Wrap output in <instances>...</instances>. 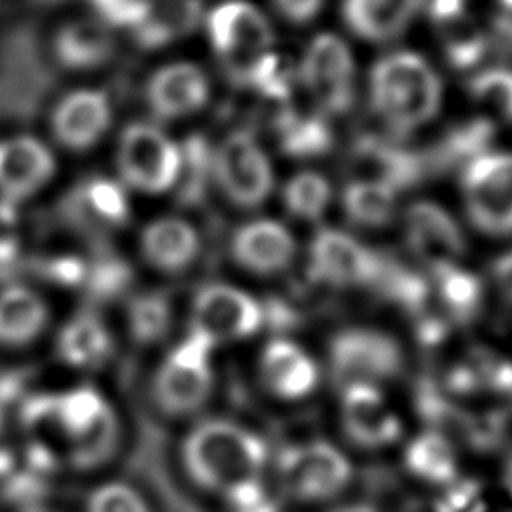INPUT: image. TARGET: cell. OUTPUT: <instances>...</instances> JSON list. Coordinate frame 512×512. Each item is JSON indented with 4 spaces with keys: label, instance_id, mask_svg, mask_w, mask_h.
<instances>
[{
    "label": "cell",
    "instance_id": "obj_1",
    "mask_svg": "<svg viewBox=\"0 0 512 512\" xmlns=\"http://www.w3.org/2000/svg\"><path fill=\"white\" fill-rule=\"evenodd\" d=\"M272 452L252 426L228 416H202L184 432L178 460L194 488L222 498L268 478Z\"/></svg>",
    "mask_w": 512,
    "mask_h": 512
},
{
    "label": "cell",
    "instance_id": "obj_2",
    "mask_svg": "<svg viewBox=\"0 0 512 512\" xmlns=\"http://www.w3.org/2000/svg\"><path fill=\"white\" fill-rule=\"evenodd\" d=\"M268 478L286 504L322 506L346 494L354 480V462L340 444L308 436L272 452Z\"/></svg>",
    "mask_w": 512,
    "mask_h": 512
},
{
    "label": "cell",
    "instance_id": "obj_3",
    "mask_svg": "<svg viewBox=\"0 0 512 512\" xmlns=\"http://www.w3.org/2000/svg\"><path fill=\"white\" fill-rule=\"evenodd\" d=\"M374 110L394 130L426 124L440 108L442 84L432 66L418 54L394 52L380 58L370 72Z\"/></svg>",
    "mask_w": 512,
    "mask_h": 512
},
{
    "label": "cell",
    "instance_id": "obj_4",
    "mask_svg": "<svg viewBox=\"0 0 512 512\" xmlns=\"http://www.w3.org/2000/svg\"><path fill=\"white\" fill-rule=\"evenodd\" d=\"M406 354L396 336L372 324H350L332 334L322 360L324 376L338 390L390 388L404 372Z\"/></svg>",
    "mask_w": 512,
    "mask_h": 512
},
{
    "label": "cell",
    "instance_id": "obj_5",
    "mask_svg": "<svg viewBox=\"0 0 512 512\" xmlns=\"http://www.w3.org/2000/svg\"><path fill=\"white\" fill-rule=\"evenodd\" d=\"M216 348L186 332L160 358L150 392L160 412L172 418L198 416L216 392Z\"/></svg>",
    "mask_w": 512,
    "mask_h": 512
},
{
    "label": "cell",
    "instance_id": "obj_6",
    "mask_svg": "<svg viewBox=\"0 0 512 512\" xmlns=\"http://www.w3.org/2000/svg\"><path fill=\"white\" fill-rule=\"evenodd\" d=\"M116 180L130 192L158 196L176 186L184 168L180 146L152 120L128 122L114 144Z\"/></svg>",
    "mask_w": 512,
    "mask_h": 512
},
{
    "label": "cell",
    "instance_id": "obj_7",
    "mask_svg": "<svg viewBox=\"0 0 512 512\" xmlns=\"http://www.w3.org/2000/svg\"><path fill=\"white\" fill-rule=\"evenodd\" d=\"M266 326L262 300L234 282L202 284L190 300L188 332L220 350L256 338Z\"/></svg>",
    "mask_w": 512,
    "mask_h": 512
},
{
    "label": "cell",
    "instance_id": "obj_8",
    "mask_svg": "<svg viewBox=\"0 0 512 512\" xmlns=\"http://www.w3.org/2000/svg\"><path fill=\"white\" fill-rule=\"evenodd\" d=\"M50 424L66 454L76 466H92L112 454L118 440V422L108 402L90 388H76L46 402Z\"/></svg>",
    "mask_w": 512,
    "mask_h": 512
},
{
    "label": "cell",
    "instance_id": "obj_9",
    "mask_svg": "<svg viewBox=\"0 0 512 512\" xmlns=\"http://www.w3.org/2000/svg\"><path fill=\"white\" fill-rule=\"evenodd\" d=\"M306 268L314 282L334 290H356L378 284L384 262L356 236L322 228L310 240Z\"/></svg>",
    "mask_w": 512,
    "mask_h": 512
},
{
    "label": "cell",
    "instance_id": "obj_10",
    "mask_svg": "<svg viewBox=\"0 0 512 512\" xmlns=\"http://www.w3.org/2000/svg\"><path fill=\"white\" fill-rule=\"evenodd\" d=\"M254 370L262 390L282 404H300L312 398L326 378L322 360L292 336L264 340Z\"/></svg>",
    "mask_w": 512,
    "mask_h": 512
},
{
    "label": "cell",
    "instance_id": "obj_11",
    "mask_svg": "<svg viewBox=\"0 0 512 512\" xmlns=\"http://www.w3.org/2000/svg\"><path fill=\"white\" fill-rule=\"evenodd\" d=\"M462 200L474 228L488 236L512 234V154H484L462 178Z\"/></svg>",
    "mask_w": 512,
    "mask_h": 512
},
{
    "label": "cell",
    "instance_id": "obj_12",
    "mask_svg": "<svg viewBox=\"0 0 512 512\" xmlns=\"http://www.w3.org/2000/svg\"><path fill=\"white\" fill-rule=\"evenodd\" d=\"M206 26L214 50L244 78L270 54L272 28L264 14L244 0L216 6L206 18Z\"/></svg>",
    "mask_w": 512,
    "mask_h": 512
},
{
    "label": "cell",
    "instance_id": "obj_13",
    "mask_svg": "<svg viewBox=\"0 0 512 512\" xmlns=\"http://www.w3.org/2000/svg\"><path fill=\"white\" fill-rule=\"evenodd\" d=\"M212 170L222 194L242 208L262 206L274 186L268 156L248 132H232L222 140Z\"/></svg>",
    "mask_w": 512,
    "mask_h": 512
},
{
    "label": "cell",
    "instance_id": "obj_14",
    "mask_svg": "<svg viewBox=\"0 0 512 512\" xmlns=\"http://www.w3.org/2000/svg\"><path fill=\"white\" fill-rule=\"evenodd\" d=\"M338 418L346 438L364 450H386L404 436V418L388 388L338 390Z\"/></svg>",
    "mask_w": 512,
    "mask_h": 512
},
{
    "label": "cell",
    "instance_id": "obj_15",
    "mask_svg": "<svg viewBox=\"0 0 512 512\" xmlns=\"http://www.w3.org/2000/svg\"><path fill=\"white\" fill-rule=\"evenodd\" d=\"M114 108L110 96L92 86L72 88L62 94L50 112L54 142L70 152H86L98 146L112 128Z\"/></svg>",
    "mask_w": 512,
    "mask_h": 512
},
{
    "label": "cell",
    "instance_id": "obj_16",
    "mask_svg": "<svg viewBox=\"0 0 512 512\" xmlns=\"http://www.w3.org/2000/svg\"><path fill=\"white\" fill-rule=\"evenodd\" d=\"M230 258L246 274L274 278L292 268L300 254L294 232L274 218H252L230 236Z\"/></svg>",
    "mask_w": 512,
    "mask_h": 512
},
{
    "label": "cell",
    "instance_id": "obj_17",
    "mask_svg": "<svg viewBox=\"0 0 512 512\" xmlns=\"http://www.w3.org/2000/svg\"><path fill=\"white\" fill-rule=\"evenodd\" d=\"M54 150L32 134L0 138V198L18 204L40 194L56 176Z\"/></svg>",
    "mask_w": 512,
    "mask_h": 512
},
{
    "label": "cell",
    "instance_id": "obj_18",
    "mask_svg": "<svg viewBox=\"0 0 512 512\" xmlns=\"http://www.w3.org/2000/svg\"><path fill=\"white\" fill-rule=\"evenodd\" d=\"M404 240L412 256L432 272L460 264L466 252L462 228L434 202L408 206L404 214Z\"/></svg>",
    "mask_w": 512,
    "mask_h": 512
},
{
    "label": "cell",
    "instance_id": "obj_19",
    "mask_svg": "<svg viewBox=\"0 0 512 512\" xmlns=\"http://www.w3.org/2000/svg\"><path fill=\"white\" fill-rule=\"evenodd\" d=\"M300 76L310 94L328 112H342L352 102L354 60L334 34H318L306 48Z\"/></svg>",
    "mask_w": 512,
    "mask_h": 512
},
{
    "label": "cell",
    "instance_id": "obj_20",
    "mask_svg": "<svg viewBox=\"0 0 512 512\" xmlns=\"http://www.w3.org/2000/svg\"><path fill=\"white\" fill-rule=\"evenodd\" d=\"M208 96V76L192 62L164 64L144 84V100L156 120L190 116L208 102Z\"/></svg>",
    "mask_w": 512,
    "mask_h": 512
},
{
    "label": "cell",
    "instance_id": "obj_21",
    "mask_svg": "<svg viewBox=\"0 0 512 512\" xmlns=\"http://www.w3.org/2000/svg\"><path fill=\"white\" fill-rule=\"evenodd\" d=\"M142 260L164 274H180L196 264L202 252L198 228L182 216H156L148 220L138 236Z\"/></svg>",
    "mask_w": 512,
    "mask_h": 512
},
{
    "label": "cell",
    "instance_id": "obj_22",
    "mask_svg": "<svg viewBox=\"0 0 512 512\" xmlns=\"http://www.w3.org/2000/svg\"><path fill=\"white\" fill-rule=\"evenodd\" d=\"M116 340L108 322L94 310H78L58 330L56 354L76 372L102 370L114 356Z\"/></svg>",
    "mask_w": 512,
    "mask_h": 512
},
{
    "label": "cell",
    "instance_id": "obj_23",
    "mask_svg": "<svg viewBox=\"0 0 512 512\" xmlns=\"http://www.w3.org/2000/svg\"><path fill=\"white\" fill-rule=\"evenodd\" d=\"M52 50L60 66L66 70H96L104 66L116 52L114 28L92 14L70 18L54 32Z\"/></svg>",
    "mask_w": 512,
    "mask_h": 512
},
{
    "label": "cell",
    "instance_id": "obj_24",
    "mask_svg": "<svg viewBox=\"0 0 512 512\" xmlns=\"http://www.w3.org/2000/svg\"><path fill=\"white\" fill-rule=\"evenodd\" d=\"M50 322L46 298L28 284H6L0 288V344L22 348L36 342Z\"/></svg>",
    "mask_w": 512,
    "mask_h": 512
},
{
    "label": "cell",
    "instance_id": "obj_25",
    "mask_svg": "<svg viewBox=\"0 0 512 512\" xmlns=\"http://www.w3.org/2000/svg\"><path fill=\"white\" fill-rule=\"evenodd\" d=\"M420 0H344V20L352 32L368 40H388L400 34Z\"/></svg>",
    "mask_w": 512,
    "mask_h": 512
},
{
    "label": "cell",
    "instance_id": "obj_26",
    "mask_svg": "<svg viewBox=\"0 0 512 512\" xmlns=\"http://www.w3.org/2000/svg\"><path fill=\"white\" fill-rule=\"evenodd\" d=\"M200 16L196 0H148L132 32L140 42L158 46L190 32Z\"/></svg>",
    "mask_w": 512,
    "mask_h": 512
},
{
    "label": "cell",
    "instance_id": "obj_27",
    "mask_svg": "<svg viewBox=\"0 0 512 512\" xmlns=\"http://www.w3.org/2000/svg\"><path fill=\"white\" fill-rule=\"evenodd\" d=\"M406 466L426 484L448 486L458 476V452L442 434H418L406 448Z\"/></svg>",
    "mask_w": 512,
    "mask_h": 512
},
{
    "label": "cell",
    "instance_id": "obj_28",
    "mask_svg": "<svg viewBox=\"0 0 512 512\" xmlns=\"http://www.w3.org/2000/svg\"><path fill=\"white\" fill-rule=\"evenodd\" d=\"M342 206L352 224L362 228H382L394 220L396 194L386 180H356L346 186Z\"/></svg>",
    "mask_w": 512,
    "mask_h": 512
},
{
    "label": "cell",
    "instance_id": "obj_29",
    "mask_svg": "<svg viewBox=\"0 0 512 512\" xmlns=\"http://www.w3.org/2000/svg\"><path fill=\"white\" fill-rule=\"evenodd\" d=\"M432 276L436 278L440 308L448 316L456 320H468L478 314L486 296V284L476 274L462 268L460 264H454L432 272Z\"/></svg>",
    "mask_w": 512,
    "mask_h": 512
},
{
    "label": "cell",
    "instance_id": "obj_30",
    "mask_svg": "<svg viewBox=\"0 0 512 512\" xmlns=\"http://www.w3.org/2000/svg\"><path fill=\"white\" fill-rule=\"evenodd\" d=\"M174 322V306L170 298L158 290H146L130 298L126 308V324L132 338L140 344L164 340Z\"/></svg>",
    "mask_w": 512,
    "mask_h": 512
},
{
    "label": "cell",
    "instance_id": "obj_31",
    "mask_svg": "<svg viewBox=\"0 0 512 512\" xmlns=\"http://www.w3.org/2000/svg\"><path fill=\"white\" fill-rule=\"evenodd\" d=\"M282 202L294 218L314 222L328 210L332 202V186L322 174L300 172L284 186Z\"/></svg>",
    "mask_w": 512,
    "mask_h": 512
},
{
    "label": "cell",
    "instance_id": "obj_32",
    "mask_svg": "<svg viewBox=\"0 0 512 512\" xmlns=\"http://www.w3.org/2000/svg\"><path fill=\"white\" fill-rule=\"evenodd\" d=\"M82 204L92 220H98L104 226L122 224L128 214V190L114 178H94L82 190Z\"/></svg>",
    "mask_w": 512,
    "mask_h": 512
},
{
    "label": "cell",
    "instance_id": "obj_33",
    "mask_svg": "<svg viewBox=\"0 0 512 512\" xmlns=\"http://www.w3.org/2000/svg\"><path fill=\"white\" fill-rule=\"evenodd\" d=\"M84 512H154L148 498L126 480L96 484L84 504Z\"/></svg>",
    "mask_w": 512,
    "mask_h": 512
},
{
    "label": "cell",
    "instance_id": "obj_34",
    "mask_svg": "<svg viewBox=\"0 0 512 512\" xmlns=\"http://www.w3.org/2000/svg\"><path fill=\"white\" fill-rule=\"evenodd\" d=\"M222 512H284L286 502L270 482V478L240 486L222 498Z\"/></svg>",
    "mask_w": 512,
    "mask_h": 512
},
{
    "label": "cell",
    "instance_id": "obj_35",
    "mask_svg": "<svg viewBox=\"0 0 512 512\" xmlns=\"http://www.w3.org/2000/svg\"><path fill=\"white\" fill-rule=\"evenodd\" d=\"M474 98L494 106L504 118L512 120V72L486 70L470 82Z\"/></svg>",
    "mask_w": 512,
    "mask_h": 512
},
{
    "label": "cell",
    "instance_id": "obj_36",
    "mask_svg": "<svg viewBox=\"0 0 512 512\" xmlns=\"http://www.w3.org/2000/svg\"><path fill=\"white\" fill-rule=\"evenodd\" d=\"M282 144L294 154H314L326 148L328 132L318 120H288L282 126Z\"/></svg>",
    "mask_w": 512,
    "mask_h": 512
},
{
    "label": "cell",
    "instance_id": "obj_37",
    "mask_svg": "<svg viewBox=\"0 0 512 512\" xmlns=\"http://www.w3.org/2000/svg\"><path fill=\"white\" fill-rule=\"evenodd\" d=\"M92 16L110 28H134L142 18L148 0H90Z\"/></svg>",
    "mask_w": 512,
    "mask_h": 512
},
{
    "label": "cell",
    "instance_id": "obj_38",
    "mask_svg": "<svg viewBox=\"0 0 512 512\" xmlns=\"http://www.w3.org/2000/svg\"><path fill=\"white\" fill-rule=\"evenodd\" d=\"M480 52H482V40L478 32H464V30L454 32L452 38L448 40V54L460 66L474 62L480 56Z\"/></svg>",
    "mask_w": 512,
    "mask_h": 512
},
{
    "label": "cell",
    "instance_id": "obj_39",
    "mask_svg": "<svg viewBox=\"0 0 512 512\" xmlns=\"http://www.w3.org/2000/svg\"><path fill=\"white\" fill-rule=\"evenodd\" d=\"M490 286L494 292L512 306V250L500 254L490 268Z\"/></svg>",
    "mask_w": 512,
    "mask_h": 512
},
{
    "label": "cell",
    "instance_id": "obj_40",
    "mask_svg": "<svg viewBox=\"0 0 512 512\" xmlns=\"http://www.w3.org/2000/svg\"><path fill=\"white\" fill-rule=\"evenodd\" d=\"M276 10L290 22L302 24L312 20L322 8V0H274Z\"/></svg>",
    "mask_w": 512,
    "mask_h": 512
},
{
    "label": "cell",
    "instance_id": "obj_41",
    "mask_svg": "<svg viewBox=\"0 0 512 512\" xmlns=\"http://www.w3.org/2000/svg\"><path fill=\"white\" fill-rule=\"evenodd\" d=\"M462 8H464V0H432L430 2V14L442 22L460 18Z\"/></svg>",
    "mask_w": 512,
    "mask_h": 512
},
{
    "label": "cell",
    "instance_id": "obj_42",
    "mask_svg": "<svg viewBox=\"0 0 512 512\" xmlns=\"http://www.w3.org/2000/svg\"><path fill=\"white\" fill-rule=\"evenodd\" d=\"M326 512H380L374 504L362 502V500H350V502H338L330 506Z\"/></svg>",
    "mask_w": 512,
    "mask_h": 512
},
{
    "label": "cell",
    "instance_id": "obj_43",
    "mask_svg": "<svg viewBox=\"0 0 512 512\" xmlns=\"http://www.w3.org/2000/svg\"><path fill=\"white\" fill-rule=\"evenodd\" d=\"M500 482H502V488H504L506 496L510 498V506H512V450L508 452V456H506V460L502 464Z\"/></svg>",
    "mask_w": 512,
    "mask_h": 512
},
{
    "label": "cell",
    "instance_id": "obj_44",
    "mask_svg": "<svg viewBox=\"0 0 512 512\" xmlns=\"http://www.w3.org/2000/svg\"><path fill=\"white\" fill-rule=\"evenodd\" d=\"M22 512H54V510H48V508H44V506H28V508H24Z\"/></svg>",
    "mask_w": 512,
    "mask_h": 512
},
{
    "label": "cell",
    "instance_id": "obj_45",
    "mask_svg": "<svg viewBox=\"0 0 512 512\" xmlns=\"http://www.w3.org/2000/svg\"><path fill=\"white\" fill-rule=\"evenodd\" d=\"M484 512H512V506H500V508H486Z\"/></svg>",
    "mask_w": 512,
    "mask_h": 512
},
{
    "label": "cell",
    "instance_id": "obj_46",
    "mask_svg": "<svg viewBox=\"0 0 512 512\" xmlns=\"http://www.w3.org/2000/svg\"><path fill=\"white\" fill-rule=\"evenodd\" d=\"M2 458H4V434L0 428V466H2Z\"/></svg>",
    "mask_w": 512,
    "mask_h": 512
},
{
    "label": "cell",
    "instance_id": "obj_47",
    "mask_svg": "<svg viewBox=\"0 0 512 512\" xmlns=\"http://www.w3.org/2000/svg\"><path fill=\"white\" fill-rule=\"evenodd\" d=\"M500 2H502L506 8H510V10H512V0H500Z\"/></svg>",
    "mask_w": 512,
    "mask_h": 512
}]
</instances>
